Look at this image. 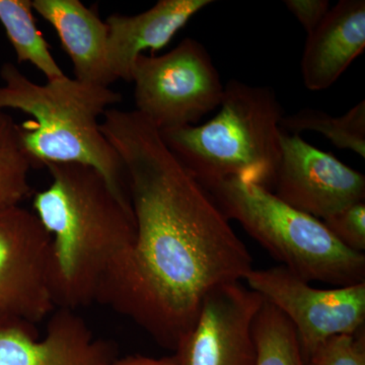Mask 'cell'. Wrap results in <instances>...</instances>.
Returning <instances> with one entry per match:
<instances>
[{"instance_id":"6da1fadb","label":"cell","mask_w":365,"mask_h":365,"mask_svg":"<svg viewBox=\"0 0 365 365\" xmlns=\"http://www.w3.org/2000/svg\"><path fill=\"white\" fill-rule=\"evenodd\" d=\"M103 133L123 163L135 240L98 302L130 319L174 351L204 297L245 280L253 259L215 197L135 110L112 108Z\"/></svg>"},{"instance_id":"7a4b0ae2","label":"cell","mask_w":365,"mask_h":365,"mask_svg":"<svg viewBox=\"0 0 365 365\" xmlns=\"http://www.w3.org/2000/svg\"><path fill=\"white\" fill-rule=\"evenodd\" d=\"M49 186L35 194L33 212L50 235L49 273L56 309L98 302L135 240L128 197L90 165H46Z\"/></svg>"},{"instance_id":"3957f363","label":"cell","mask_w":365,"mask_h":365,"mask_svg":"<svg viewBox=\"0 0 365 365\" xmlns=\"http://www.w3.org/2000/svg\"><path fill=\"white\" fill-rule=\"evenodd\" d=\"M0 78V111L16 110L32 118L19 125V130L34 168L90 165L115 191L129 198L123 163L100 122V117L121 102L119 93L66 76L39 85L11 62L1 66Z\"/></svg>"},{"instance_id":"277c9868","label":"cell","mask_w":365,"mask_h":365,"mask_svg":"<svg viewBox=\"0 0 365 365\" xmlns=\"http://www.w3.org/2000/svg\"><path fill=\"white\" fill-rule=\"evenodd\" d=\"M217 109L202 125L160 131L163 143L207 190L230 179L270 189L285 116L275 91L230 79Z\"/></svg>"},{"instance_id":"5b68a950","label":"cell","mask_w":365,"mask_h":365,"mask_svg":"<svg viewBox=\"0 0 365 365\" xmlns=\"http://www.w3.org/2000/svg\"><path fill=\"white\" fill-rule=\"evenodd\" d=\"M228 220L240 222L273 258L302 279L337 287L365 282V255L341 244L314 216L270 189L230 179L208 190Z\"/></svg>"},{"instance_id":"8992f818","label":"cell","mask_w":365,"mask_h":365,"mask_svg":"<svg viewBox=\"0 0 365 365\" xmlns=\"http://www.w3.org/2000/svg\"><path fill=\"white\" fill-rule=\"evenodd\" d=\"M136 110L158 131L195 125L217 109L225 86L199 41L186 38L165 54H143L132 69Z\"/></svg>"},{"instance_id":"52a82bcc","label":"cell","mask_w":365,"mask_h":365,"mask_svg":"<svg viewBox=\"0 0 365 365\" xmlns=\"http://www.w3.org/2000/svg\"><path fill=\"white\" fill-rule=\"evenodd\" d=\"M50 235L33 211L0 215V329L37 330L56 309L50 283Z\"/></svg>"},{"instance_id":"ba28073f","label":"cell","mask_w":365,"mask_h":365,"mask_svg":"<svg viewBox=\"0 0 365 365\" xmlns=\"http://www.w3.org/2000/svg\"><path fill=\"white\" fill-rule=\"evenodd\" d=\"M245 281L294 326L304 364L329 338L364 327L365 282L319 289L282 265L253 268Z\"/></svg>"},{"instance_id":"9c48e42d","label":"cell","mask_w":365,"mask_h":365,"mask_svg":"<svg viewBox=\"0 0 365 365\" xmlns=\"http://www.w3.org/2000/svg\"><path fill=\"white\" fill-rule=\"evenodd\" d=\"M263 302L242 281L211 289L175 350L178 365H257L253 328Z\"/></svg>"},{"instance_id":"30bf717a","label":"cell","mask_w":365,"mask_h":365,"mask_svg":"<svg viewBox=\"0 0 365 365\" xmlns=\"http://www.w3.org/2000/svg\"><path fill=\"white\" fill-rule=\"evenodd\" d=\"M274 187L283 202L321 220L365 199L364 175L284 131Z\"/></svg>"},{"instance_id":"8fae6325","label":"cell","mask_w":365,"mask_h":365,"mask_svg":"<svg viewBox=\"0 0 365 365\" xmlns=\"http://www.w3.org/2000/svg\"><path fill=\"white\" fill-rule=\"evenodd\" d=\"M116 345L96 338L85 319L68 309H55L43 339L21 326L0 329V365H112Z\"/></svg>"},{"instance_id":"7c38bea8","label":"cell","mask_w":365,"mask_h":365,"mask_svg":"<svg viewBox=\"0 0 365 365\" xmlns=\"http://www.w3.org/2000/svg\"><path fill=\"white\" fill-rule=\"evenodd\" d=\"M212 0H160L135 16L111 14L108 26V66L112 78L131 81L137 57L150 50L158 51L169 44L197 14Z\"/></svg>"},{"instance_id":"4fadbf2b","label":"cell","mask_w":365,"mask_h":365,"mask_svg":"<svg viewBox=\"0 0 365 365\" xmlns=\"http://www.w3.org/2000/svg\"><path fill=\"white\" fill-rule=\"evenodd\" d=\"M365 49L364 0H340L307 35L302 81L307 90L331 88Z\"/></svg>"},{"instance_id":"5bb4252c","label":"cell","mask_w":365,"mask_h":365,"mask_svg":"<svg viewBox=\"0 0 365 365\" xmlns=\"http://www.w3.org/2000/svg\"><path fill=\"white\" fill-rule=\"evenodd\" d=\"M33 9L53 26L73 66L74 78L110 86L108 26L79 0H34Z\"/></svg>"},{"instance_id":"9a60e30c","label":"cell","mask_w":365,"mask_h":365,"mask_svg":"<svg viewBox=\"0 0 365 365\" xmlns=\"http://www.w3.org/2000/svg\"><path fill=\"white\" fill-rule=\"evenodd\" d=\"M0 24L13 46L19 63H30L47 81L66 76L50 51L34 16L31 0H0Z\"/></svg>"},{"instance_id":"2e32d148","label":"cell","mask_w":365,"mask_h":365,"mask_svg":"<svg viewBox=\"0 0 365 365\" xmlns=\"http://www.w3.org/2000/svg\"><path fill=\"white\" fill-rule=\"evenodd\" d=\"M281 129L299 135L304 131L318 132L339 150H350L365 158L364 100L341 116H332L321 110H300L283 117Z\"/></svg>"},{"instance_id":"e0dca14e","label":"cell","mask_w":365,"mask_h":365,"mask_svg":"<svg viewBox=\"0 0 365 365\" xmlns=\"http://www.w3.org/2000/svg\"><path fill=\"white\" fill-rule=\"evenodd\" d=\"M32 169L21 144L19 124L11 115L0 111V215L21 206L30 195Z\"/></svg>"},{"instance_id":"ac0fdd59","label":"cell","mask_w":365,"mask_h":365,"mask_svg":"<svg viewBox=\"0 0 365 365\" xmlns=\"http://www.w3.org/2000/svg\"><path fill=\"white\" fill-rule=\"evenodd\" d=\"M253 332L257 365H306L294 326L266 300L255 319Z\"/></svg>"},{"instance_id":"d6986e66","label":"cell","mask_w":365,"mask_h":365,"mask_svg":"<svg viewBox=\"0 0 365 365\" xmlns=\"http://www.w3.org/2000/svg\"><path fill=\"white\" fill-rule=\"evenodd\" d=\"M306 365H365V329L334 336L322 343L307 359Z\"/></svg>"},{"instance_id":"ffe728a7","label":"cell","mask_w":365,"mask_h":365,"mask_svg":"<svg viewBox=\"0 0 365 365\" xmlns=\"http://www.w3.org/2000/svg\"><path fill=\"white\" fill-rule=\"evenodd\" d=\"M331 234L357 253L365 250V203L352 204L322 220Z\"/></svg>"},{"instance_id":"44dd1931","label":"cell","mask_w":365,"mask_h":365,"mask_svg":"<svg viewBox=\"0 0 365 365\" xmlns=\"http://www.w3.org/2000/svg\"><path fill=\"white\" fill-rule=\"evenodd\" d=\"M284 4L307 35L318 28L331 9L328 0H285Z\"/></svg>"},{"instance_id":"7402d4cb","label":"cell","mask_w":365,"mask_h":365,"mask_svg":"<svg viewBox=\"0 0 365 365\" xmlns=\"http://www.w3.org/2000/svg\"><path fill=\"white\" fill-rule=\"evenodd\" d=\"M112 365H178V362L175 354L160 359L143 355H129L123 359H118Z\"/></svg>"}]
</instances>
